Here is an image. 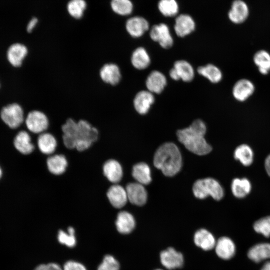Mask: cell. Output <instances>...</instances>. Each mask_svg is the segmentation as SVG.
Here are the masks:
<instances>
[{
  "label": "cell",
  "instance_id": "bcb514c9",
  "mask_svg": "<svg viewBox=\"0 0 270 270\" xmlns=\"http://www.w3.org/2000/svg\"><path fill=\"white\" fill-rule=\"evenodd\" d=\"M2 170H1V168H0V178L1 176H2Z\"/></svg>",
  "mask_w": 270,
  "mask_h": 270
},
{
  "label": "cell",
  "instance_id": "7dc6e473",
  "mask_svg": "<svg viewBox=\"0 0 270 270\" xmlns=\"http://www.w3.org/2000/svg\"><path fill=\"white\" fill-rule=\"evenodd\" d=\"M155 270H162V269H156Z\"/></svg>",
  "mask_w": 270,
  "mask_h": 270
},
{
  "label": "cell",
  "instance_id": "9c48e42d",
  "mask_svg": "<svg viewBox=\"0 0 270 270\" xmlns=\"http://www.w3.org/2000/svg\"><path fill=\"white\" fill-rule=\"evenodd\" d=\"M150 36L164 48H169L173 45L172 37L168 27L164 24L154 25L150 30Z\"/></svg>",
  "mask_w": 270,
  "mask_h": 270
},
{
  "label": "cell",
  "instance_id": "5b68a950",
  "mask_svg": "<svg viewBox=\"0 0 270 270\" xmlns=\"http://www.w3.org/2000/svg\"><path fill=\"white\" fill-rule=\"evenodd\" d=\"M24 120L27 128L32 133L40 134L49 129L50 120L42 110H32L29 111Z\"/></svg>",
  "mask_w": 270,
  "mask_h": 270
},
{
  "label": "cell",
  "instance_id": "4316f807",
  "mask_svg": "<svg viewBox=\"0 0 270 270\" xmlns=\"http://www.w3.org/2000/svg\"><path fill=\"white\" fill-rule=\"evenodd\" d=\"M14 145L16 150L24 154H30L34 149L30 136L25 130H22L16 134L14 140Z\"/></svg>",
  "mask_w": 270,
  "mask_h": 270
},
{
  "label": "cell",
  "instance_id": "7a4b0ae2",
  "mask_svg": "<svg viewBox=\"0 0 270 270\" xmlns=\"http://www.w3.org/2000/svg\"><path fill=\"white\" fill-rule=\"evenodd\" d=\"M206 126L200 120H196L188 127L177 132L178 140L190 152L198 155H205L212 150L204 136Z\"/></svg>",
  "mask_w": 270,
  "mask_h": 270
},
{
  "label": "cell",
  "instance_id": "3957f363",
  "mask_svg": "<svg viewBox=\"0 0 270 270\" xmlns=\"http://www.w3.org/2000/svg\"><path fill=\"white\" fill-rule=\"evenodd\" d=\"M154 164L166 176L176 174L182 165L181 154L177 146L172 142L160 146L155 152Z\"/></svg>",
  "mask_w": 270,
  "mask_h": 270
},
{
  "label": "cell",
  "instance_id": "52a82bcc",
  "mask_svg": "<svg viewBox=\"0 0 270 270\" xmlns=\"http://www.w3.org/2000/svg\"><path fill=\"white\" fill-rule=\"evenodd\" d=\"M99 76L104 83L111 86L118 84L122 78L120 68L114 62H108L103 64L100 70Z\"/></svg>",
  "mask_w": 270,
  "mask_h": 270
},
{
  "label": "cell",
  "instance_id": "d590c367",
  "mask_svg": "<svg viewBox=\"0 0 270 270\" xmlns=\"http://www.w3.org/2000/svg\"><path fill=\"white\" fill-rule=\"evenodd\" d=\"M158 8L160 12L166 16H172L177 14L178 4L176 0H160Z\"/></svg>",
  "mask_w": 270,
  "mask_h": 270
},
{
  "label": "cell",
  "instance_id": "ffe728a7",
  "mask_svg": "<svg viewBox=\"0 0 270 270\" xmlns=\"http://www.w3.org/2000/svg\"><path fill=\"white\" fill-rule=\"evenodd\" d=\"M248 15V8L246 3L242 0H234L232 4L228 16L230 20L234 24H240L244 22Z\"/></svg>",
  "mask_w": 270,
  "mask_h": 270
},
{
  "label": "cell",
  "instance_id": "f35d334b",
  "mask_svg": "<svg viewBox=\"0 0 270 270\" xmlns=\"http://www.w3.org/2000/svg\"><path fill=\"white\" fill-rule=\"evenodd\" d=\"M120 266L118 262L113 256L107 254L104 256L98 270H119Z\"/></svg>",
  "mask_w": 270,
  "mask_h": 270
},
{
  "label": "cell",
  "instance_id": "1f68e13d",
  "mask_svg": "<svg viewBox=\"0 0 270 270\" xmlns=\"http://www.w3.org/2000/svg\"><path fill=\"white\" fill-rule=\"evenodd\" d=\"M86 2L84 0H71L66 6L69 15L76 20L82 19L86 8Z\"/></svg>",
  "mask_w": 270,
  "mask_h": 270
},
{
  "label": "cell",
  "instance_id": "f1b7e54d",
  "mask_svg": "<svg viewBox=\"0 0 270 270\" xmlns=\"http://www.w3.org/2000/svg\"><path fill=\"white\" fill-rule=\"evenodd\" d=\"M250 259L259 262L261 260L270 258V244L262 243L252 247L248 252Z\"/></svg>",
  "mask_w": 270,
  "mask_h": 270
},
{
  "label": "cell",
  "instance_id": "d6a6232c",
  "mask_svg": "<svg viewBox=\"0 0 270 270\" xmlns=\"http://www.w3.org/2000/svg\"><path fill=\"white\" fill-rule=\"evenodd\" d=\"M234 157L244 166H248L253 162L254 153L252 148L244 144H241L235 150Z\"/></svg>",
  "mask_w": 270,
  "mask_h": 270
},
{
  "label": "cell",
  "instance_id": "74e56055",
  "mask_svg": "<svg viewBox=\"0 0 270 270\" xmlns=\"http://www.w3.org/2000/svg\"><path fill=\"white\" fill-rule=\"evenodd\" d=\"M254 228L258 233L266 237L270 236V216L264 217L256 222Z\"/></svg>",
  "mask_w": 270,
  "mask_h": 270
},
{
  "label": "cell",
  "instance_id": "ba28073f",
  "mask_svg": "<svg viewBox=\"0 0 270 270\" xmlns=\"http://www.w3.org/2000/svg\"><path fill=\"white\" fill-rule=\"evenodd\" d=\"M170 76L176 80H182L185 82H190L194 78V72L188 62L179 60L174 63V67L170 71Z\"/></svg>",
  "mask_w": 270,
  "mask_h": 270
},
{
  "label": "cell",
  "instance_id": "7c38bea8",
  "mask_svg": "<svg viewBox=\"0 0 270 270\" xmlns=\"http://www.w3.org/2000/svg\"><path fill=\"white\" fill-rule=\"evenodd\" d=\"M154 102V94L148 90H142L134 96L132 104L135 110L140 114H145Z\"/></svg>",
  "mask_w": 270,
  "mask_h": 270
},
{
  "label": "cell",
  "instance_id": "6da1fadb",
  "mask_svg": "<svg viewBox=\"0 0 270 270\" xmlns=\"http://www.w3.org/2000/svg\"><path fill=\"white\" fill-rule=\"evenodd\" d=\"M61 130L62 141L65 147L79 152L90 148L100 138L98 128L84 119L76 120L69 118L62 125Z\"/></svg>",
  "mask_w": 270,
  "mask_h": 270
},
{
  "label": "cell",
  "instance_id": "484cf974",
  "mask_svg": "<svg viewBox=\"0 0 270 270\" xmlns=\"http://www.w3.org/2000/svg\"><path fill=\"white\" fill-rule=\"evenodd\" d=\"M195 244L204 250H210L214 248L216 241L214 236L208 230L202 228L194 235Z\"/></svg>",
  "mask_w": 270,
  "mask_h": 270
},
{
  "label": "cell",
  "instance_id": "d6986e66",
  "mask_svg": "<svg viewBox=\"0 0 270 270\" xmlns=\"http://www.w3.org/2000/svg\"><path fill=\"white\" fill-rule=\"evenodd\" d=\"M167 83L165 76L158 70L152 71L148 76L146 85L148 90L154 94H160Z\"/></svg>",
  "mask_w": 270,
  "mask_h": 270
},
{
  "label": "cell",
  "instance_id": "8d00e7d4",
  "mask_svg": "<svg viewBox=\"0 0 270 270\" xmlns=\"http://www.w3.org/2000/svg\"><path fill=\"white\" fill-rule=\"evenodd\" d=\"M75 230L72 226L68 228V232L62 230L58 232V240L62 244H64L69 248H72L76 246V238L75 237Z\"/></svg>",
  "mask_w": 270,
  "mask_h": 270
},
{
  "label": "cell",
  "instance_id": "cb8c5ba5",
  "mask_svg": "<svg viewBox=\"0 0 270 270\" xmlns=\"http://www.w3.org/2000/svg\"><path fill=\"white\" fill-rule=\"evenodd\" d=\"M254 90V85L250 80L242 79L238 80L234 85L232 94L236 100L243 102L252 94Z\"/></svg>",
  "mask_w": 270,
  "mask_h": 270
},
{
  "label": "cell",
  "instance_id": "f546056e",
  "mask_svg": "<svg viewBox=\"0 0 270 270\" xmlns=\"http://www.w3.org/2000/svg\"><path fill=\"white\" fill-rule=\"evenodd\" d=\"M231 188L234 196L242 198L250 192L251 184L246 178H236L232 182Z\"/></svg>",
  "mask_w": 270,
  "mask_h": 270
},
{
  "label": "cell",
  "instance_id": "603a6c76",
  "mask_svg": "<svg viewBox=\"0 0 270 270\" xmlns=\"http://www.w3.org/2000/svg\"><path fill=\"white\" fill-rule=\"evenodd\" d=\"M130 62L134 68L142 70L149 66L150 58L146 50L140 46L132 52L130 56Z\"/></svg>",
  "mask_w": 270,
  "mask_h": 270
},
{
  "label": "cell",
  "instance_id": "5bb4252c",
  "mask_svg": "<svg viewBox=\"0 0 270 270\" xmlns=\"http://www.w3.org/2000/svg\"><path fill=\"white\" fill-rule=\"evenodd\" d=\"M126 190L128 200L133 204L142 206L147 200V192L142 184L138 182L128 183Z\"/></svg>",
  "mask_w": 270,
  "mask_h": 270
},
{
  "label": "cell",
  "instance_id": "d4e9b609",
  "mask_svg": "<svg viewBox=\"0 0 270 270\" xmlns=\"http://www.w3.org/2000/svg\"><path fill=\"white\" fill-rule=\"evenodd\" d=\"M214 248L217 256L224 260L231 258L235 253V245L228 237L220 238L216 242Z\"/></svg>",
  "mask_w": 270,
  "mask_h": 270
},
{
  "label": "cell",
  "instance_id": "7bdbcfd3",
  "mask_svg": "<svg viewBox=\"0 0 270 270\" xmlns=\"http://www.w3.org/2000/svg\"><path fill=\"white\" fill-rule=\"evenodd\" d=\"M264 166L267 174L270 176V154L266 159Z\"/></svg>",
  "mask_w": 270,
  "mask_h": 270
},
{
  "label": "cell",
  "instance_id": "83f0119b",
  "mask_svg": "<svg viewBox=\"0 0 270 270\" xmlns=\"http://www.w3.org/2000/svg\"><path fill=\"white\" fill-rule=\"evenodd\" d=\"M132 176L137 182L142 184H148L151 182L150 170L144 162H139L133 166Z\"/></svg>",
  "mask_w": 270,
  "mask_h": 270
},
{
  "label": "cell",
  "instance_id": "ee69618b",
  "mask_svg": "<svg viewBox=\"0 0 270 270\" xmlns=\"http://www.w3.org/2000/svg\"><path fill=\"white\" fill-rule=\"evenodd\" d=\"M34 270H48L47 264H40Z\"/></svg>",
  "mask_w": 270,
  "mask_h": 270
},
{
  "label": "cell",
  "instance_id": "8992f818",
  "mask_svg": "<svg viewBox=\"0 0 270 270\" xmlns=\"http://www.w3.org/2000/svg\"><path fill=\"white\" fill-rule=\"evenodd\" d=\"M0 116L4 122L12 128L19 127L25 120L24 109L16 103L4 107Z\"/></svg>",
  "mask_w": 270,
  "mask_h": 270
},
{
  "label": "cell",
  "instance_id": "9a60e30c",
  "mask_svg": "<svg viewBox=\"0 0 270 270\" xmlns=\"http://www.w3.org/2000/svg\"><path fill=\"white\" fill-rule=\"evenodd\" d=\"M127 33L133 38L142 36L149 28L148 22L141 16H134L128 18L126 22Z\"/></svg>",
  "mask_w": 270,
  "mask_h": 270
},
{
  "label": "cell",
  "instance_id": "30bf717a",
  "mask_svg": "<svg viewBox=\"0 0 270 270\" xmlns=\"http://www.w3.org/2000/svg\"><path fill=\"white\" fill-rule=\"evenodd\" d=\"M160 258L162 264L169 270L180 268L184 264L182 254L173 248L170 247L162 250Z\"/></svg>",
  "mask_w": 270,
  "mask_h": 270
},
{
  "label": "cell",
  "instance_id": "e575fe53",
  "mask_svg": "<svg viewBox=\"0 0 270 270\" xmlns=\"http://www.w3.org/2000/svg\"><path fill=\"white\" fill-rule=\"evenodd\" d=\"M110 5L114 13L122 16L129 15L133 10V5L130 0H111Z\"/></svg>",
  "mask_w": 270,
  "mask_h": 270
},
{
  "label": "cell",
  "instance_id": "836d02e7",
  "mask_svg": "<svg viewBox=\"0 0 270 270\" xmlns=\"http://www.w3.org/2000/svg\"><path fill=\"white\" fill-rule=\"evenodd\" d=\"M254 61L262 74H267L270 70V54L266 50H260L254 56Z\"/></svg>",
  "mask_w": 270,
  "mask_h": 270
},
{
  "label": "cell",
  "instance_id": "7402d4cb",
  "mask_svg": "<svg viewBox=\"0 0 270 270\" xmlns=\"http://www.w3.org/2000/svg\"><path fill=\"white\" fill-rule=\"evenodd\" d=\"M174 28L178 36L184 37L194 30L195 23L189 15L180 14L176 19Z\"/></svg>",
  "mask_w": 270,
  "mask_h": 270
},
{
  "label": "cell",
  "instance_id": "4dcf8cb0",
  "mask_svg": "<svg viewBox=\"0 0 270 270\" xmlns=\"http://www.w3.org/2000/svg\"><path fill=\"white\" fill-rule=\"evenodd\" d=\"M197 71L200 75L206 78L212 83H218L222 78V73L220 70L212 64L199 66Z\"/></svg>",
  "mask_w": 270,
  "mask_h": 270
},
{
  "label": "cell",
  "instance_id": "f6af8a7d",
  "mask_svg": "<svg viewBox=\"0 0 270 270\" xmlns=\"http://www.w3.org/2000/svg\"><path fill=\"white\" fill-rule=\"evenodd\" d=\"M261 270H270V262H268L266 263Z\"/></svg>",
  "mask_w": 270,
  "mask_h": 270
},
{
  "label": "cell",
  "instance_id": "8fae6325",
  "mask_svg": "<svg viewBox=\"0 0 270 270\" xmlns=\"http://www.w3.org/2000/svg\"><path fill=\"white\" fill-rule=\"evenodd\" d=\"M106 196L110 204L116 208H122L128 201L126 188L118 184L108 188Z\"/></svg>",
  "mask_w": 270,
  "mask_h": 270
},
{
  "label": "cell",
  "instance_id": "277c9868",
  "mask_svg": "<svg viewBox=\"0 0 270 270\" xmlns=\"http://www.w3.org/2000/svg\"><path fill=\"white\" fill-rule=\"evenodd\" d=\"M192 190L194 196L203 199L210 196L214 199L218 200L224 196V190L216 180L206 178L196 180L194 184Z\"/></svg>",
  "mask_w": 270,
  "mask_h": 270
},
{
  "label": "cell",
  "instance_id": "ac0fdd59",
  "mask_svg": "<svg viewBox=\"0 0 270 270\" xmlns=\"http://www.w3.org/2000/svg\"><path fill=\"white\" fill-rule=\"evenodd\" d=\"M37 144L40 151L46 155H52L58 146V141L54 135L50 132L40 134Z\"/></svg>",
  "mask_w": 270,
  "mask_h": 270
},
{
  "label": "cell",
  "instance_id": "2e32d148",
  "mask_svg": "<svg viewBox=\"0 0 270 270\" xmlns=\"http://www.w3.org/2000/svg\"><path fill=\"white\" fill-rule=\"evenodd\" d=\"M28 55V48L24 44L15 43L11 45L7 52L9 62L14 67H20Z\"/></svg>",
  "mask_w": 270,
  "mask_h": 270
},
{
  "label": "cell",
  "instance_id": "4fadbf2b",
  "mask_svg": "<svg viewBox=\"0 0 270 270\" xmlns=\"http://www.w3.org/2000/svg\"><path fill=\"white\" fill-rule=\"evenodd\" d=\"M102 173L107 180L113 184H117L122 179L123 170L120 164L114 159H108L102 166Z\"/></svg>",
  "mask_w": 270,
  "mask_h": 270
},
{
  "label": "cell",
  "instance_id": "ab89813d",
  "mask_svg": "<svg viewBox=\"0 0 270 270\" xmlns=\"http://www.w3.org/2000/svg\"><path fill=\"white\" fill-rule=\"evenodd\" d=\"M63 270H86V269L80 262L74 260H69L64 264Z\"/></svg>",
  "mask_w": 270,
  "mask_h": 270
},
{
  "label": "cell",
  "instance_id": "60d3db41",
  "mask_svg": "<svg viewBox=\"0 0 270 270\" xmlns=\"http://www.w3.org/2000/svg\"><path fill=\"white\" fill-rule=\"evenodd\" d=\"M38 24L39 20L38 18L34 16L26 24V32L30 34L32 33L38 26Z\"/></svg>",
  "mask_w": 270,
  "mask_h": 270
},
{
  "label": "cell",
  "instance_id": "e0dca14e",
  "mask_svg": "<svg viewBox=\"0 0 270 270\" xmlns=\"http://www.w3.org/2000/svg\"><path fill=\"white\" fill-rule=\"evenodd\" d=\"M46 165L48 171L51 174L58 176L66 172L68 166V162L64 154H52L46 159Z\"/></svg>",
  "mask_w": 270,
  "mask_h": 270
},
{
  "label": "cell",
  "instance_id": "b9f144b4",
  "mask_svg": "<svg viewBox=\"0 0 270 270\" xmlns=\"http://www.w3.org/2000/svg\"><path fill=\"white\" fill-rule=\"evenodd\" d=\"M48 270H63L57 264L51 262L47 264Z\"/></svg>",
  "mask_w": 270,
  "mask_h": 270
},
{
  "label": "cell",
  "instance_id": "44dd1931",
  "mask_svg": "<svg viewBox=\"0 0 270 270\" xmlns=\"http://www.w3.org/2000/svg\"><path fill=\"white\" fill-rule=\"evenodd\" d=\"M117 230L122 234H128L134 228L136 222L133 216L126 211L120 212L115 222Z\"/></svg>",
  "mask_w": 270,
  "mask_h": 270
}]
</instances>
